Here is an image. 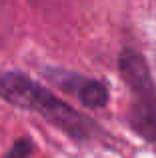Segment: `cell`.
Listing matches in <instances>:
<instances>
[{
    "label": "cell",
    "instance_id": "obj_2",
    "mask_svg": "<svg viewBox=\"0 0 156 158\" xmlns=\"http://www.w3.org/2000/svg\"><path fill=\"white\" fill-rule=\"evenodd\" d=\"M118 74L130 94L124 114L130 132L156 146V82L146 56L132 46H124L118 54Z\"/></svg>",
    "mask_w": 156,
    "mask_h": 158
},
{
    "label": "cell",
    "instance_id": "obj_4",
    "mask_svg": "<svg viewBox=\"0 0 156 158\" xmlns=\"http://www.w3.org/2000/svg\"><path fill=\"white\" fill-rule=\"evenodd\" d=\"M34 140L32 138H26V136H22V138L14 140L12 142V146L8 148V152L4 154V158H28L34 152Z\"/></svg>",
    "mask_w": 156,
    "mask_h": 158
},
{
    "label": "cell",
    "instance_id": "obj_1",
    "mask_svg": "<svg viewBox=\"0 0 156 158\" xmlns=\"http://www.w3.org/2000/svg\"><path fill=\"white\" fill-rule=\"evenodd\" d=\"M0 100L40 116L44 122L78 144L94 142L102 134V126L96 120L78 112L70 102L58 98L52 90L20 70H0Z\"/></svg>",
    "mask_w": 156,
    "mask_h": 158
},
{
    "label": "cell",
    "instance_id": "obj_3",
    "mask_svg": "<svg viewBox=\"0 0 156 158\" xmlns=\"http://www.w3.org/2000/svg\"><path fill=\"white\" fill-rule=\"evenodd\" d=\"M42 76L62 94L72 96L86 110H104L110 102V90L100 78L86 76L76 70L62 66H44L40 68Z\"/></svg>",
    "mask_w": 156,
    "mask_h": 158
}]
</instances>
